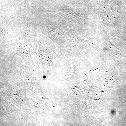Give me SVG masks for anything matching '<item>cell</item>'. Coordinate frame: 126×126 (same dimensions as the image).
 <instances>
[{"label": "cell", "mask_w": 126, "mask_h": 126, "mask_svg": "<svg viewBox=\"0 0 126 126\" xmlns=\"http://www.w3.org/2000/svg\"><path fill=\"white\" fill-rule=\"evenodd\" d=\"M30 26L25 27L21 34L16 43L17 52L27 64L33 63L30 55L31 46L30 39Z\"/></svg>", "instance_id": "6da1fadb"}]
</instances>
